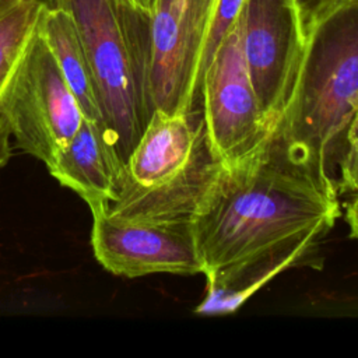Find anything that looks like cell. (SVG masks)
<instances>
[{
	"mask_svg": "<svg viewBox=\"0 0 358 358\" xmlns=\"http://www.w3.org/2000/svg\"><path fill=\"white\" fill-rule=\"evenodd\" d=\"M203 122L211 152L225 166L235 165L274 134L255 92L242 43V14L220 43L200 85Z\"/></svg>",
	"mask_w": 358,
	"mask_h": 358,
	"instance_id": "4",
	"label": "cell"
},
{
	"mask_svg": "<svg viewBox=\"0 0 358 358\" xmlns=\"http://www.w3.org/2000/svg\"><path fill=\"white\" fill-rule=\"evenodd\" d=\"M64 187L78 194L88 207L115 200L124 172L103 124L84 117L71 140L46 166Z\"/></svg>",
	"mask_w": 358,
	"mask_h": 358,
	"instance_id": "10",
	"label": "cell"
},
{
	"mask_svg": "<svg viewBox=\"0 0 358 358\" xmlns=\"http://www.w3.org/2000/svg\"><path fill=\"white\" fill-rule=\"evenodd\" d=\"M358 109V0H343L306 35L295 84L273 134L287 152L336 180Z\"/></svg>",
	"mask_w": 358,
	"mask_h": 358,
	"instance_id": "2",
	"label": "cell"
},
{
	"mask_svg": "<svg viewBox=\"0 0 358 358\" xmlns=\"http://www.w3.org/2000/svg\"><path fill=\"white\" fill-rule=\"evenodd\" d=\"M38 34L50 49L81 106L84 117L103 124L92 71L70 15L64 10L48 4L42 14Z\"/></svg>",
	"mask_w": 358,
	"mask_h": 358,
	"instance_id": "12",
	"label": "cell"
},
{
	"mask_svg": "<svg viewBox=\"0 0 358 358\" xmlns=\"http://www.w3.org/2000/svg\"><path fill=\"white\" fill-rule=\"evenodd\" d=\"M46 7L42 0H0V169L13 155L14 92Z\"/></svg>",
	"mask_w": 358,
	"mask_h": 358,
	"instance_id": "11",
	"label": "cell"
},
{
	"mask_svg": "<svg viewBox=\"0 0 358 358\" xmlns=\"http://www.w3.org/2000/svg\"><path fill=\"white\" fill-rule=\"evenodd\" d=\"M345 221L350 228V236L358 241V196H354L347 204Z\"/></svg>",
	"mask_w": 358,
	"mask_h": 358,
	"instance_id": "15",
	"label": "cell"
},
{
	"mask_svg": "<svg viewBox=\"0 0 358 358\" xmlns=\"http://www.w3.org/2000/svg\"><path fill=\"white\" fill-rule=\"evenodd\" d=\"M340 213L336 180L294 159L274 136L224 166L192 221L207 281L196 310H236L277 274L305 263Z\"/></svg>",
	"mask_w": 358,
	"mask_h": 358,
	"instance_id": "1",
	"label": "cell"
},
{
	"mask_svg": "<svg viewBox=\"0 0 358 358\" xmlns=\"http://www.w3.org/2000/svg\"><path fill=\"white\" fill-rule=\"evenodd\" d=\"M217 0H157L150 17L154 110L189 113L200 98L201 57Z\"/></svg>",
	"mask_w": 358,
	"mask_h": 358,
	"instance_id": "5",
	"label": "cell"
},
{
	"mask_svg": "<svg viewBox=\"0 0 358 358\" xmlns=\"http://www.w3.org/2000/svg\"><path fill=\"white\" fill-rule=\"evenodd\" d=\"M74 22L87 55L103 126L126 164L154 106L150 95V17L124 0H49Z\"/></svg>",
	"mask_w": 358,
	"mask_h": 358,
	"instance_id": "3",
	"label": "cell"
},
{
	"mask_svg": "<svg viewBox=\"0 0 358 358\" xmlns=\"http://www.w3.org/2000/svg\"><path fill=\"white\" fill-rule=\"evenodd\" d=\"M81 106L39 34L24 60L11 108L17 147L46 166L77 133Z\"/></svg>",
	"mask_w": 358,
	"mask_h": 358,
	"instance_id": "6",
	"label": "cell"
},
{
	"mask_svg": "<svg viewBox=\"0 0 358 358\" xmlns=\"http://www.w3.org/2000/svg\"><path fill=\"white\" fill-rule=\"evenodd\" d=\"M208 147L203 115L154 110L130 152L120 183L157 187L186 175Z\"/></svg>",
	"mask_w": 358,
	"mask_h": 358,
	"instance_id": "9",
	"label": "cell"
},
{
	"mask_svg": "<svg viewBox=\"0 0 358 358\" xmlns=\"http://www.w3.org/2000/svg\"><path fill=\"white\" fill-rule=\"evenodd\" d=\"M242 43L248 71L274 133L289 102L305 35L292 0H246Z\"/></svg>",
	"mask_w": 358,
	"mask_h": 358,
	"instance_id": "8",
	"label": "cell"
},
{
	"mask_svg": "<svg viewBox=\"0 0 358 358\" xmlns=\"http://www.w3.org/2000/svg\"><path fill=\"white\" fill-rule=\"evenodd\" d=\"M106 207L103 203L90 207L92 250L106 271L126 278L201 274L192 224L124 220L109 214Z\"/></svg>",
	"mask_w": 358,
	"mask_h": 358,
	"instance_id": "7",
	"label": "cell"
},
{
	"mask_svg": "<svg viewBox=\"0 0 358 358\" xmlns=\"http://www.w3.org/2000/svg\"><path fill=\"white\" fill-rule=\"evenodd\" d=\"M299 17V22L306 38L308 32L343 0H292Z\"/></svg>",
	"mask_w": 358,
	"mask_h": 358,
	"instance_id": "14",
	"label": "cell"
},
{
	"mask_svg": "<svg viewBox=\"0 0 358 358\" xmlns=\"http://www.w3.org/2000/svg\"><path fill=\"white\" fill-rule=\"evenodd\" d=\"M337 166L338 193L358 196V109L347 127Z\"/></svg>",
	"mask_w": 358,
	"mask_h": 358,
	"instance_id": "13",
	"label": "cell"
},
{
	"mask_svg": "<svg viewBox=\"0 0 358 358\" xmlns=\"http://www.w3.org/2000/svg\"><path fill=\"white\" fill-rule=\"evenodd\" d=\"M124 1L129 6H131L136 11H138L147 17H151L157 0H124Z\"/></svg>",
	"mask_w": 358,
	"mask_h": 358,
	"instance_id": "16",
	"label": "cell"
}]
</instances>
